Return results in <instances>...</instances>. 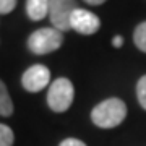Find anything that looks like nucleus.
<instances>
[{"instance_id": "20e7f679", "label": "nucleus", "mask_w": 146, "mask_h": 146, "mask_svg": "<svg viewBox=\"0 0 146 146\" xmlns=\"http://www.w3.org/2000/svg\"><path fill=\"white\" fill-rule=\"evenodd\" d=\"M76 8H80L76 5V0H50L49 20L52 23V28L62 33L68 31L70 29V18Z\"/></svg>"}, {"instance_id": "4468645a", "label": "nucleus", "mask_w": 146, "mask_h": 146, "mask_svg": "<svg viewBox=\"0 0 146 146\" xmlns=\"http://www.w3.org/2000/svg\"><path fill=\"white\" fill-rule=\"evenodd\" d=\"M112 44H114V47H122V44H123V37L122 36H115L114 39H112Z\"/></svg>"}, {"instance_id": "6e6552de", "label": "nucleus", "mask_w": 146, "mask_h": 146, "mask_svg": "<svg viewBox=\"0 0 146 146\" xmlns=\"http://www.w3.org/2000/svg\"><path fill=\"white\" fill-rule=\"evenodd\" d=\"M13 114V101H11L8 89L0 80V115L2 117H8Z\"/></svg>"}, {"instance_id": "f03ea898", "label": "nucleus", "mask_w": 146, "mask_h": 146, "mask_svg": "<svg viewBox=\"0 0 146 146\" xmlns=\"http://www.w3.org/2000/svg\"><path fill=\"white\" fill-rule=\"evenodd\" d=\"M63 42V33L55 28H41L33 33L28 39V49L36 55L55 52Z\"/></svg>"}, {"instance_id": "423d86ee", "label": "nucleus", "mask_w": 146, "mask_h": 146, "mask_svg": "<svg viewBox=\"0 0 146 146\" xmlns=\"http://www.w3.org/2000/svg\"><path fill=\"white\" fill-rule=\"evenodd\" d=\"M99 28H101L99 16L91 13L89 10H84V8H76L73 11L72 18H70V29L80 33V34H84V36L98 33Z\"/></svg>"}, {"instance_id": "f257e3e1", "label": "nucleus", "mask_w": 146, "mask_h": 146, "mask_svg": "<svg viewBox=\"0 0 146 146\" xmlns=\"http://www.w3.org/2000/svg\"><path fill=\"white\" fill-rule=\"evenodd\" d=\"M127 117V106L119 98H109L91 110V120L99 128H114Z\"/></svg>"}, {"instance_id": "f8f14e48", "label": "nucleus", "mask_w": 146, "mask_h": 146, "mask_svg": "<svg viewBox=\"0 0 146 146\" xmlns=\"http://www.w3.org/2000/svg\"><path fill=\"white\" fill-rule=\"evenodd\" d=\"M16 7V0H0V15H7L13 11Z\"/></svg>"}, {"instance_id": "39448f33", "label": "nucleus", "mask_w": 146, "mask_h": 146, "mask_svg": "<svg viewBox=\"0 0 146 146\" xmlns=\"http://www.w3.org/2000/svg\"><path fill=\"white\" fill-rule=\"evenodd\" d=\"M50 81V70L46 65H33L23 73L21 76V84L23 88L29 91V93H39L46 88Z\"/></svg>"}, {"instance_id": "0eeeda50", "label": "nucleus", "mask_w": 146, "mask_h": 146, "mask_svg": "<svg viewBox=\"0 0 146 146\" xmlns=\"http://www.w3.org/2000/svg\"><path fill=\"white\" fill-rule=\"evenodd\" d=\"M49 5L50 0H26V13L29 20L41 21L49 16Z\"/></svg>"}, {"instance_id": "9b49d317", "label": "nucleus", "mask_w": 146, "mask_h": 146, "mask_svg": "<svg viewBox=\"0 0 146 146\" xmlns=\"http://www.w3.org/2000/svg\"><path fill=\"white\" fill-rule=\"evenodd\" d=\"M136 98L140 106L146 110V75H143L136 83Z\"/></svg>"}, {"instance_id": "9d476101", "label": "nucleus", "mask_w": 146, "mask_h": 146, "mask_svg": "<svg viewBox=\"0 0 146 146\" xmlns=\"http://www.w3.org/2000/svg\"><path fill=\"white\" fill-rule=\"evenodd\" d=\"M13 131L8 125L5 123H0V146H11L13 145Z\"/></svg>"}, {"instance_id": "2eb2a0df", "label": "nucleus", "mask_w": 146, "mask_h": 146, "mask_svg": "<svg viewBox=\"0 0 146 146\" xmlns=\"http://www.w3.org/2000/svg\"><path fill=\"white\" fill-rule=\"evenodd\" d=\"M84 3H88V5H102L106 0H83Z\"/></svg>"}, {"instance_id": "1a4fd4ad", "label": "nucleus", "mask_w": 146, "mask_h": 146, "mask_svg": "<svg viewBox=\"0 0 146 146\" xmlns=\"http://www.w3.org/2000/svg\"><path fill=\"white\" fill-rule=\"evenodd\" d=\"M133 41H135V46L140 49L141 52H146V21L140 23V25L135 28Z\"/></svg>"}, {"instance_id": "ddd939ff", "label": "nucleus", "mask_w": 146, "mask_h": 146, "mask_svg": "<svg viewBox=\"0 0 146 146\" xmlns=\"http://www.w3.org/2000/svg\"><path fill=\"white\" fill-rule=\"evenodd\" d=\"M58 146H86V145L81 140H76V138H67V140H63Z\"/></svg>"}, {"instance_id": "7ed1b4c3", "label": "nucleus", "mask_w": 146, "mask_h": 146, "mask_svg": "<svg viewBox=\"0 0 146 146\" xmlns=\"http://www.w3.org/2000/svg\"><path fill=\"white\" fill-rule=\"evenodd\" d=\"M75 89L68 78H57L50 83L47 93V104L54 112H65L73 102Z\"/></svg>"}]
</instances>
